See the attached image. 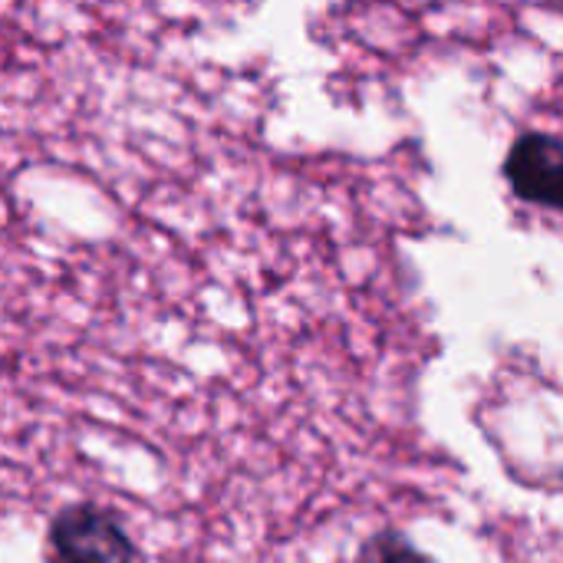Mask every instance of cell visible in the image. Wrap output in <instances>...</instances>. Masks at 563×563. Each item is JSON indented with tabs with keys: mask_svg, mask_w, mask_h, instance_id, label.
<instances>
[{
	"mask_svg": "<svg viewBox=\"0 0 563 563\" xmlns=\"http://www.w3.org/2000/svg\"><path fill=\"white\" fill-rule=\"evenodd\" d=\"M366 563H439L429 554L416 551L406 538L399 534H379L366 548Z\"/></svg>",
	"mask_w": 563,
	"mask_h": 563,
	"instance_id": "obj_3",
	"label": "cell"
},
{
	"mask_svg": "<svg viewBox=\"0 0 563 563\" xmlns=\"http://www.w3.org/2000/svg\"><path fill=\"white\" fill-rule=\"evenodd\" d=\"M56 563H132L135 544L122 521L99 505H69L49 525Z\"/></svg>",
	"mask_w": 563,
	"mask_h": 563,
	"instance_id": "obj_1",
	"label": "cell"
},
{
	"mask_svg": "<svg viewBox=\"0 0 563 563\" xmlns=\"http://www.w3.org/2000/svg\"><path fill=\"white\" fill-rule=\"evenodd\" d=\"M505 178L511 191L521 201L561 208L563 198V145L558 135L548 132H528L521 135L508 158H505Z\"/></svg>",
	"mask_w": 563,
	"mask_h": 563,
	"instance_id": "obj_2",
	"label": "cell"
}]
</instances>
